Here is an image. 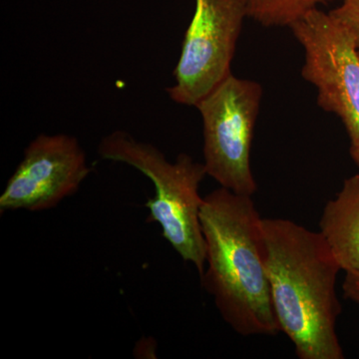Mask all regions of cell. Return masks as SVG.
<instances>
[{
	"label": "cell",
	"instance_id": "1",
	"mask_svg": "<svg viewBox=\"0 0 359 359\" xmlns=\"http://www.w3.org/2000/svg\"><path fill=\"white\" fill-rule=\"evenodd\" d=\"M264 257L280 332L299 359H344L337 334L341 268L320 231L287 219H263Z\"/></svg>",
	"mask_w": 359,
	"mask_h": 359
},
{
	"label": "cell",
	"instance_id": "2",
	"mask_svg": "<svg viewBox=\"0 0 359 359\" xmlns=\"http://www.w3.org/2000/svg\"><path fill=\"white\" fill-rule=\"evenodd\" d=\"M202 285L226 325L243 337L280 332L266 269L263 218L250 196L219 187L205 196Z\"/></svg>",
	"mask_w": 359,
	"mask_h": 359
},
{
	"label": "cell",
	"instance_id": "3",
	"mask_svg": "<svg viewBox=\"0 0 359 359\" xmlns=\"http://www.w3.org/2000/svg\"><path fill=\"white\" fill-rule=\"evenodd\" d=\"M98 154L103 160L123 163L138 170L154 186V197L146 202L148 223L159 224L162 236L200 276L205 266V241L201 224L204 198L200 187L208 176L204 163L186 153L171 162L147 142L137 140L124 130H115L100 141Z\"/></svg>",
	"mask_w": 359,
	"mask_h": 359
},
{
	"label": "cell",
	"instance_id": "4",
	"mask_svg": "<svg viewBox=\"0 0 359 359\" xmlns=\"http://www.w3.org/2000/svg\"><path fill=\"white\" fill-rule=\"evenodd\" d=\"M262 99L259 82L231 73L196 106L202 118L207 175L238 195L252 197L257 190L250 149Z\"/></svg>",
	"mask_w": 359,
	"mask_h": 359
},
{
	"label": "cell",
	"instance_id": "5",
	"mask_svg": "<svg viewBox=\"0 0 359 359\" xmlns=\"http://www.w3.org/2000/svg\"><path fill=\"white\" fill-rule=\"evenodd\" d=\"M290 28L304 52L302 76L316 89L321 109L341 120L359 168V57L353 39L334 16L320 8Z\"/></svg>",
	"mask_w": 359,
	"mask_h": 359
},
{
	"label": "cell",
	"instance_id": "6",
	"mask_svg": "<svg viewBox=\"0 0 359 359\" xmlns=\"http://www.w3.org/2000/svg\"><path fill=\"white\" fill-rule=\"evenodd\" d=\"M247 0H195L181 55L168 95L180 105L196 107L231 74V66L245 18Z\"/></svg>",
	"mask_w": 359,
	"mask_h": 359
},
{
	"label": "cell",
	"instance_id": "7",
	"mask_svg": "<svg viewBox=\"0 0 359 359\" xmlns=\"http://www.w3.org/2000/svg\"><path fill=\"white\" fill-rule=\"evenodd\" d=\"M91 173L76 137L39 135L25 148L22 160L0 196V212L53 209L79 190Z\"/></svg>",
	"mask_w": 359,
	"mask_h": 359
},
{
	"label": "cell",
	"instance_id": "8",
	"mask_svg": "<svg viewBox=\"0 0 359 359\" xmlns=\"http://www.w3.org/2000/svg\"><path fill=\"white\" fill-rule=\"evenodd\" d=\"M320 231L341 271H359V174L344 180L341 190L328 201Z\"/></svg>",
	"mask_w": 359,
	"mask_h": 359
},
{
	"label": "cell",
	"instance_id": "9",
	"mask_svg": "<svg viewBox=\"0 0 359 359\" xmlns=\"http://www.w3.org/2000/svg\"><path fill=\"white\" fill-rule=\"evenodd\" d=\"M334 0H247L249 18L264 27H290Z\"/></svg>",
	"mask_w": 359,
	"mask_h": 359
},
{
	"label": "cell",
	"instance_id": "10",
	"mask_svg": "<svg viewBox=\"0 0 359 359\" xmlns=\"http://www.w3.org/2000/svg\"><path fill=\"white\" fill-rule=\"evenodd\" d=\"M330 13L351 35L359 57V0H342L341 4Z\"/></svg>",
	"mask_w": 359,
	"mask_h": 359
},
{
	"label": "cell",
	"instance_id": "11",
	"mask_svg": "<svg viewBox=\"0 0 359 359\" xmlns=\"http://www.w3.org/2000/svg\"><path fill=\"white\" fill-rule=\"evenodd\" d=\"M342 289L344 297L359 306V271L346 273Z\"/></svg>",
	"mask_w": 359,
	"mask_h": 359
}]
</instances>
